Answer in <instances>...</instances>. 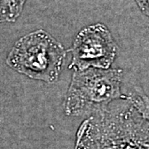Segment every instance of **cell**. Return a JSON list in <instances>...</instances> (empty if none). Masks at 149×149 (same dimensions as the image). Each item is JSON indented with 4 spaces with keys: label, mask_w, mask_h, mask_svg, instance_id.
Wrapping results in <instances>:
<instances>
[{
    "label": "cell",
    "mask_w": 149,
    "mask_h": 149,
    "mask_svg": "<svg viewBox=\"0 0 149 149\" xmlns=\"http://www.w3.org/2000/svg\"><path fill=\"white\" fill-rule=\"evenodd\" d=\"M74 149H149V122L127 100L109 105L81 123Z\"/></svg>",
    "instance_id": "obj_1"
},
{
    "label": "cell",
    "mask_w": 149,
    "mask_h": 149,
    "mask_svg": "<svg viewBox=\"0 0 149 149\" xmlns=\"http://www.w3.org/2000/svg\"><path fill=\"white\" fill-rule=\"evenodd\" d=\"M123 99L139 112L142 117L149 122V97L139 88H134L128 95H125Z\"/></svg>",
    "instance_id": "obj_6"
},
{
    "label": "cell",
    "mask_w": 149,
    "mask_h": 149,
    "mask_svg": "<svg viewBox=\"0 0 149 149\" xmlns=\"http://www.w3.org/2000/svg\"><path fill=\"white\" fill-rule=\"evenodd\" d=\"M123 70L91 67L74 70L65 97L64 110L68 116H91L123 99L121 93Z\"/></svg>",
    "instance_id": "obj_2"
},
{
    "label": "cell",
    "mask_w": 149,
    "mask_h": 149,
    "mask_svg": "<svg viewBox=\"0 0 149 149\" xmlns=\"http://www.w3.org/2000/svg\"><path fill=\"white\" fill-rule=\"evenodd\" d=\"M69 51L72 56L69 69H109L116 56L117 45L109 29L95 23L80 30Z\"/></svg>",
    "instance_id": "obj_4"
},
{
    "label": "cell",
    "mask_w": 149,
    "mask_h": 149,
    "mask_svg": "<svg viewBox=\"0 0 149 149\" xmlns=\"http://www.w3.org/2000/svg\"><path fill=\"white\" fill-rule=\"evenodd\" d=\"M136 2L144 13L149 16V0H136Z\"/></svg>",
    "instance_id": "obj_7"
},
{
    "label": "cell",
    "mask_w": 149,
    "mask_h": 149,
    "mask_svg": "<svg viewBox=\"0 0 149 149\" xmlns=\"http://www.w3.org/2000/svg\"><path fill=\"white\" fill-rule=\"evenodd\" d=\"M66 54L61 43L40 29L17 41L6 62L31 79L53 84L58 80Z\"/></svg>",
    "instance_id": "obj_3"
},
{
    "label": "cell",
    "mask_w": 149,
    "mask_h": 149,
    "mask_svg": "<svg viewBox=\"0 0 149 149\" xmlns=\"http://www.w3.org/2000/svg\"><path fill=\"white\" fill-rule=\"evenodd\" d=\"M27 0H0V22H15Z\"/></svg>",
    "instance_id": "obj_5"
}]
</instances>
